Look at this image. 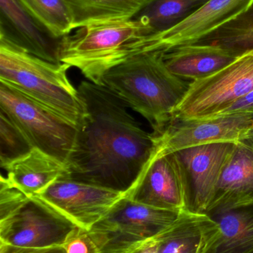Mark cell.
Returning a JSON list of instances; mask_svg holds the SVG:
<instances>
[{"instance_id": "2e32d148", "label": "cell", "mask_w": 253, "mask_h": 253, "mask_svg": "<svg viewBox=\"0 0 253 253\" xmlns=\"http://www.w3.org/2000/svg\"><path fill=\"white\" fill-rule=\"evenodd\" d=\"M218 233L219 226L209 215L183 210L170 226L151 241L158 253H203Z\"/></svg>"}, {"instance_id": "52a82bcc", "label": "cell", "mask_w": 253, "mask_h": 253, "mask_svg": "<svg viewBox=\"0 0 253 253\" xmlns=\"http://www.w3.org/2000/svg\"><path fill=\"white\" fill-rule=\"evenodd\" d=\"M252 90L253 51H251L213 75L190 83L172 120H202L215 117Z\"/></svg>"}, {"instance_id": "6da1fadb", "label": "cell", "mask_w": 253, "mask_h": 253, "mask_svg": "<svg viewBox=\"0 0 253 253\" xmlns=\"http://www.w3.org/2000/svg\"><path fill=\"white\" fill-rule=\"evenodd\" d=\"M77 90L86 114L62 178L126 194L152 155L155 136L104 86L83 81Z\"/></svg>"}, {"instance_id": "7402d4cb", "label": "cell", "mask_w": 253, "mask_h": 253, "mask_svg": "<svg viewBox=\"0 0 253 253\" xmlns=\"http://www.w3.org/2000/svg\"><path fill=\"white\" fill-rule=\"evenodd\" d=\"M74 17L75 29L92 22L132 18L149 0H64Z\"/></svg>"}, {"instance_id": "8992f818", "label": "cell", "mask_w": 253, "mask_h": 253, "mask_svg": "<svg viewBox=\"0 0 253 253\" xmlns=\"http://www.w3.org/2000/svg\"><path fill=\"white\" fill-rule=\"evenodd\" d=\"M0 111L25 133L34 148L65 165L75 142L77 126L1 81Z\"/></svg>"}, {"instance_id": "4fadbf2b", "label": "cell", "mask_w": 253, "mask_h": 253, "mask_svg": "<svg viewBox=\"0 0 253 253\" xmlns=\"http://www.w3.org/2000/svg\"><path fill=\"white\" fill-rule=\"evenodd\" d=\"M253 1L209 0L176 26L146 38L143 42V51L166 53L181 46L192 44L239 16Z\"/></svg>"}, {"instance_id": "f546056e", "label": "cell", "mask_w": 253, "mask_h": 253, "mask_svg": "<svg viewBox=\"0 0 253 253\" xmlns=\"http://www.w3.org/2000/svg\"></svg>"}, {"instance_id": "277c9868", "label": "cell", "mask_w": 253, "mask_h": 253, "mask_svg": "<svg viewBox=\"0 0 253 253\" xmlns=\"http://www.w3.org/2000/svg\"><path fill=\"white\" fill-rule=\"evenodd\" d=\"M69 68L43 60L0 39V81L78 127L86 108L78 90L68 80Z\"/></svg>"}, {"instance_id": "4316f807", "label": "cell", "mask_w": 253, "mask_h": 253, "mask_svg": "<svg viewBox=\"0 0 253 253\" xmlns=\"http://www.w3.org/2000/svg\"><path fill=\"white\" fill-rule=\"evenodd\" d=\"M0 253H66L62 246L45 248H26L0 243Z\"/></svg>"}, {"instance_id": "ac0fdd59", "label": "cell", "mask_w": 253, "mask_h": 253, "mask_svg": "<svg viewBox=\"0 0 253 253\" xmlns=\"http://www.w3.org/2000/svg\"><path fill=\"white\" fill-rule=\"evenodd\" d=\"M7 181L28 197L38 196L65 174L62 162L37 148L9 165Z\"/></svg>"}, {"instance_id": "603a6c76", "label": "cell", "mask_w": 253, "mask_h": 253, "mask_svg": "<svg viewBox=\"0 0 253 253\" xmlns=\"http://www.w3.org/2000/svg\"><path fill=\"white\" fill-rule=\"evenodd\" d=\"M20 5L56 38L75 30L74 17L64 0H17Z\"/></svg>"}, {"instance_id": "7c38bea8", "label": "cell", "mask_w": 253, "mask_h": 253, "mask_svg": "<svg viewBox=\"0 0 253 253\" xmlns=\"http://www.w3.org/2000/svg\"><path fill=\"white\" fill-rule=\"evenodd\" d=\"M126 197L138 203L158 209H184L182 174L173 153L154 149L150 160Z\"/></svg>"}, {"instance_id": "ffe728a7", "label": "cell", "mask_w": 253, "mask_h": 253, "mask_svg": "<svg viewBox=\"0 0 253 253\" xmlns=\"http://www.w3.org/2000/svg\"><path fill=\"white\" fill-rule=\"evenodd\" d=\"M208 1L149 0L133 18L144 25L146 38H147L162 34L176 26Z\"/></svg>"}, {"instance_id": "5b68a950", "label": "cell", "mask_w": 253, "mask_h": 253, "mask_svg": "<svg viewBox=\"0 0 253 253\" xmlns=\"http://www.w3.org/2000/svg\"><path fill=\"white\" fill-rule=\"evenodd\" d=\"M181 211L152 208L124 196L89 230L102 253H129L167 228Z\"/></svg>"}, {"instance_id": "e0dca14e", "label": "cell", "mask_w": 253, "mask_h": 253, "mask_svg": "<svg viewBox=\"0 0 253 253\" xmlns=\"http://www.w3.org/2000/svg\"><path fill=\"white\" fill-rule=\"evenodd\" d=\"M238 58L239 56L218 46L198 44L181 46L163 56L165 64L172 74L193 81L213 75Z\"/></svg>"}, {"instance_id": "3957f363", "label": "cell", "mask_w": 253, "mask_h": 253, "mask_svg": "<svg viewBox=\"0 0 253 253\" xmlns=\"http://www.w3.org/2000/svg\"><path fill=\"white\" fill-rule=\"evenodd\" d=\"M145 38L144 25L133 17L92 22L62 38L60 62L101 85L108 71L143 53Z\"/></svg>"}, {"instance_id": "ba28073f", "label": "cell", "mask_w": 253, "mask_h": 253, "mask_svg": "<svg viewBox=\"0 0 253 253\" xmlns=\"http://www.w3.org/2000/svg\"><path fill=\"white\" fill-rule=\"evenodd\" d=\"M77 226L38 196H32L0 221V243L26 248L62 246Z\"/></svg>"}, {"instance_id": "d6986e66", "label": "cell", "mask_w": 253, "mask_h": 253, "mask_svg": "<svg viewBox=\"0 0 253 253\" xmlns=\"http://www.w3.org/2000/svg\"><path fill=\"white\" fill-rule=\"evenodd\" d=\"M219 233L203 253H253V205L209 215Z\"/></svg>"}, {"instance_id": "f1b7e54d", "label": "cell", "mask_w": 253, "mask_h": 253, "mask_svg": "<svg viewBox=\"0 0 253 253\" xmlns=\"http://www.w3.org/2000/svg\"><path fill=\"white\" fill-rule=\"evenodd\" d=\"M129 253H157V250H156L155 247L153 245L151 239L150 240L147 241V242H144L141 244V245L135 248L133 251Z\"/></svg>"}, {"instance_id": "30bf717a", "label": "cell", "mask_w": 253, "mask_h": 253, "mask_svg": "<svg viewBox=\"0 0 253 253\" xmlns=\"http://www.w3.org/2000/svg\"><path fill=\"white\" fill-rule=\"evenodd\" d=\"M253 129V111L222 114L202 120H172L153 132L156 149L169 153L209 143L237 141Z\"/></svg>"}, {"instance_id": "cb8c5ba5", "label": "cell", "mask_w": 253, "mask_h": 253, "mask_svg": "<svg viewBox=\"0 0 253 253\" xmlns=\"http://www.w3.org/2000/svg\"><path fill=\"white\" fill-rule=\"evenodd\" d=\"M34 148L23 132L0 111V165H9L29 154Z\"/></svg>"}, {"instance_id": "9c48e42d", "label": "cell", "mask_w": 253, "mask_h": 253, "mask_svg": "<svg viewBox=\"0 0 253 253\" xmlns=\"http://www.w3.org/2000/svg\"><path fill=\"white\" fill-rule=\"evenodd\" d=\"M236 142L209 143L172 152L182 174L184 211L206 213Z\"/></svg>"}, {"instance_id": "7a4b0ae2", "label": "cell", "mask_w": 253, "mask_h": 253, "mask_svg": "<svg viewBox=\"0 0 253 253\" xmlns=\"http://www.w3.org/2000/svg\"><path fill=\"white\" fill-rule=\"evenodd\" d=\"M163 56L160 51L136 55L108 71L101 84L147 119L155 133L171 121L190 84L168 69Z\"/></svg>"}, {"instance_id": "484cf974", "label": "cell", "mask_w": 253, "mask_h": 253, "mask_svg": "<svg viewBox=\"0 0 253 253\" xmlns=\"http://www.w3.org/2000/svg\"><path fill=\"white\" fill-rule=\"evenodd\" d=\"M66 253H102L89 230L77 226L62 245Z\"/></svg>"}, {"instance_id": "5bb4252c", "label": "cell", "mask_w": 253, "mask_h": 253, "mask_svg": "<svg viewBox=\"0 0 253 253\" xmlns=\"http://www.w3.org/2000/svg\"><path fill=\"white\" fill-rule=\"evenodd\" d=\"M0 39L53 63H61L62 39L52 35L17 0H0Z\"/></svg>"}, {"instance_id": "44dd1931", "label": "cell", "mask_w": 253, "mask_h": 253, "mask_svg": "<svg viewBox=\"0 0 253 253\" xmlns=\"http://www.w3.org/2000/svg\"><path fill=\"white\" fill-rule=\"evenodd\" d=\"M190 44L218 46L239 57L253 51V1L239 16Z\"/></svg>"}, {"instance_id": "8fae6325", "label": "cell", "mask_w": 253, "mask_h": 253, "mask_svg": "<svg viewBox=\"0 0 253 253\" xmlns=\"http://www.w3.org/2000/svg\"><path fill=\"white\" fill-rule=\"evenodd\" d=\"M124 196L115 190L59 178L36 196L79 227L90 230Z\"/></svg>"}, {"instance_id": "9a60e30c", "label": "cell", "mask_w": 253, "mask_h": 253, "mask_svg": "<svg viewBox=\"0 0 253 253\" xmlns=\"http://www.w3.org/2000/svg\"><path fill=\"white\" fill-rule=\"evenodd\" d=\"M250 205H253V129L236 141L205 214Z\"/></svg>"}, {"instance_id": "83f0119b", "label": "cell", "mask_w": 253, "mask_h": 253, "mask_svg": "<svg viewBox=\"0 0 253 253\" xmlns=\"http://www.w3.org/2000/svg\"><path fill=\"white\" fill-rule=\"evenodd\" d=\"M248 111H253V90L218 115Z\"/></svg>"}, {"instance_id": "d4e9b609", "label": "cell", "mask_w": 253, "mask_h": 253, "mask_svg": "<svg viewBox=\"0 0 253 253\" xmlns=\"http://www.w3.org/2000/svg\"><path fill=\"white\" fill-rule=\"evenodd\" d=\"M28 196L18 189L12 187L6 177L0 178V221L7 218L20 208Z\"/></svg>"}]
</instances>
